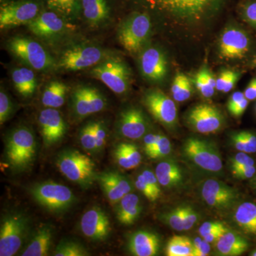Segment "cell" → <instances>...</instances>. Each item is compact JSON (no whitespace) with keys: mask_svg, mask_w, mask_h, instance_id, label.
I'll return each instance as SVG.
<instances>
[{"mask_svg":"<svg viewBox=\"0 0 256 256\" xmlns=\"http://www.w3.org/2000/svg\"><path fill=\"white\" fill-rule=\"evenodd\" d=\"M250 256H256V250H252V252H250Z\"/></svg>","mask_w":256,"mask_h":256,"instance_id":"cell-61","label":"cell"},{"mask_svg":"<svg viewBox=\"0 0 256 256\" xmlns=\"http://www.w3.org/2000/svg\"><path fill=\"white\" fill-rule=\"evenodd\" d=\"M161 136L159 133L148 132L142 138L143 150L146 154L153 149Z\"/></svg>","mask_w":256,"mask_h":256,"instance_id":"cell-48","label":"cell"},{"mask_svg":"<svg viewBox=\"0 0 256 256\" xmlns=\"http://www.w3.org/2000/svg\"><path fill=\"white\" fill-rule=\"evenodd\" d=\"M184 230H190V229L194 226L195 224L198 222V213L192 206H185L184 210Z\"/></svg>","mask_w":256,"mask_h":256,"instance_id":"cell-45","label":"cell"},{"mask_svg":"<svg viewBox=\"0 0 256 256\" xmlns=\"http://www.w3.org/2000/svg\"><path fill=\"white\" fill-rule=\"evenodd\" d=\"M90 75L117 95H124L130 88V69L124 60L117 56H108L92 67Z\"/></svg>","mask_w":256,"mask_h":256,"instance_id":"cell-5","label":"cell"},{"mask_svg":"<svg viewBox=\"0 0 256 256\" xmlns=\"http://www.w3.org/2000/svg\"><path fill=\"white\" fill-rule=\"evenodd\" d=\"M152 23L149 15L136 13L120 25L118 38L124 50L136 54L140 52L150 34Z\"/></svg>","mask_w":256,"mask_h":256,"instance_id":"cell-9","label":"cell"},{"mask_svg":"<svg viewBox=\"0 0 256 256\" xmlns=\"http://www.w3.org/2000/svg\"><path fill=\"white\" fill-rule=\"evenodd\" d=\"M250 48V40L245 32L230 28L222 34L220 44V56L226 60H242Z\"/></svg>","mask_w":256,"mask_h":256,"instance_id":"cell-20","label":"cell"},{"mask_svg":"<svg viewBox=\"0 0 256 256\" xmlns=\"http://www.w3.org/2000/svg\"><path fill=\"white\" fill-rule=\"evenodd\" d=\"M184 206H180L169 212L163 214L160 218L170 228L176 232H184Z\"/></svg>","mask_w":256,"mask_h":256,"instance_id":"cell-38","label":"cell"},{"mask_svg":"<svg viewBox=\"0 0 256 256\" xmlns=\"http://www.w3.org/2000/svg\"><path fill=\"white\" fill-rule=\"evenodd\" d=\"M90 255L87 249L82 244L74 240H65L60 242L56 248L55 256H88Z\"/></svg>","mask_w":256,"mask_h":256,"instance_id":"cell-36","label":"cell"},{"mask_svg":"<svg viewBox=\"0 0 256 256\" xmlns=\"http://www.w3.org/2000/svg\"><path fill=\"white\" fill-rule=\"evenodd\" d=\"M30 220L20 212H10L0 226V256L16 255L30 236Z\"/></svg>","mask_w":256,"mask_h":256,"instance_id":"cell-6","label":"cell"},{"mask_svg":"<svg viewBox=\"0 0 256 256\" xmlns=\"http://www.w3.org/2000/svg\"><path fill=\"white\" fill-rule=\"evenodd\" d=\"M141 174L144 176L146 182L150 186L152 190L154 192L156 196L159 198L160 194H161V188H160L161 185H160L159 181H158V178H156V173L149 170H143Z\"/></svg>","mask_w":256,"mask_h":256,"instance_id":"cell-46","label":"cell"},{"mask_svg":"<svg viewBox=\"0 0 256 256\" xmlns=\"http://www.w3.org/2000/svg\"><path fill=\"white\" fill-rule=\"evenodd\" d=\"M116 206V218L120 223L126 226L136 223L142 212L139 197L132 192L124 195Z\"/></svg>","mask_w":256,"mask_h":256,"instance_id":"cell-25","label":"cell"},{"mask_svg":"<svg viewBox=\"0 0 256 256\" xmlns=\"http://www.w3.org/2000/svg\"><path fill=\"white\" fill-rule=\"evenodd\" d=\"M248 101L246 98H245L242 99L239 104H237L235 107H234L233 108L228 110L229 112H230L232 116H234V117H240V116L244 114L248 106Z\"/></svg>","mask_w":256,"mask_h":256,"instance_id":"cell-54","label":"cell"},{"mask_svg":"<svg viewBox=\"0 0 256 256\" xmlns=\"http://www.w3.org/2000/svg\"><path fill=\"white\" fill-rule=\"evenodd\" d=\"M244 96L248 100L256 99V78L252 79L244 92Z\"/></svg>","mask_w":256,"mask_h":256,"instance_id":"cell-56","label":"cell"},{"mask_svg":"<svg viewBox=\"0 0 256 256\" xmlns=\"http://www.w3.org/2000/svg\"><path fill=\"white\" fill-rule=\"evenodd\" d=\"M13 112V104L10 96L1 89L0 92V124H3L10 119Z\"/></svg>","mask_w":256,"mask_h":256,"instance_id":"cell-41","label":"cell"},{"mask_svg":"<svg viewBox=\"0 0 256 256\" xmlns=\"http://www.w3.org/2000/svg\"><path fill=\"white\" fill-rule=\"evenodd\" d=\"M249 244L246 239L236 232L227 229L216 242V249L218 255L237 256L248 250Z\"/></svg>","mask_w":256,"mask_h":256,"instance_id":"cell-26","label":"cell"},{"mask_svg":"<svg viewBox=\"0 0 256 256\" xmlns=\"http://www.w3.org/2000/svg\"><path fill=\"white\" fill-rule=\"evenodd\" d=\"M184 156L203 171L218 173L223 170V162L214 143L198 138H190L183 144Z\"/></svg>","mask_w":256,"mask_h":256,"instance_id":"cell-8","label":"cell"},{"mask_svg":"<svg viewBox=\"0 0 256 256\" xmlns=\"http://www.w3.org/2000/svg\"><path fill=\"white\" fill-rule=\"evenodd\" d=\"M192 92L193 89L190 79L184 74H176L171 88L173 99L176 102H184L190 99Z\"/></svg>","mask_w":256,"mask_h":256,"instance_id":"cell-34","label":"cell"},{"mask_svg":"<svg viewBox=\"0 0 256 256\" xmlns=\"http://www.w3.org/2000/svg\"><path fill=\"white\" fill-rule=\"evenodd\" d=\"M6 48L15 58L33 70L48 72L57 66V62L45 47L28 37H12L8 40Z\"/></svg>","mask_w":256,"mask_h":256,"instance_id":"cell-4","label":"cell"},{"mask_svg":"<svg viewBox=\"0 0 256 256\" xmlns=\"http://www.w3.org/2000/svg\"><path fill=\"white\" fill-rule=\"evenodd\" d=\"M68 92V88L64 82L53 80L48 82L42 96V104L46 108L58 109L64 106Z\"/></svg>","mask_w":256,"mask_h":256,"instance_id":"cell-31","label":"cell"},{"mask_svg":"<svg viewBox=\"0 0 256 256\" xmlns=\"http://www.w3.org/2000/svg\"><path fill=\"white\" fill-rule=\"evenodd\" d=\"M117 130L121 137L129 140H140L148 133L150 124L141 109L130 107L119 114Z\"/></svg>","mask_w":256,"mask_h":256,"instance_id":"cell-17","label":"cell"},{"mask_svg":"<svg viewBox=\"0 0 256 256\" xmlns=\"http://www.w3.org/2000/svg\"><path fill=\"white\" fill-rule=\"evenodd\" d=\"M47 4L50 10L68 21L78 18L82 12V0H47Z\"/></svg>","mask_w":256,"mask_h":256,"instance_id":"cell-32","label":"cell"},{"mask_svg":"<svg viewBox=\"0 0 256 256\" xmlns=\"http://www.w3.org/2000/svg\"><path fill=\"white\" fill-rule=\"evenodd\" d=\"M56 166L69 181L82 188H90L97 180L95 163L86 154L76 150L68 149L60 152L57 156Z\"/></svg>","mask_w":256,"mask_h":256,"instance_id":"cell-3","label":"cell"},{"mask_svg":"<svg viewBox=\"0 0 256 256\" xmlns=\"http://www.w3.org/2000/svg\"><path fill=\"white\" fill-rule=\"evenodd\" d=\"M96 141V152H100L106 146L108 138V128L104 121L94 120Z\"/></svg>","mask_w":256,"mask_h":256,"instance_id":"cell-42","label":"cell"},{"mask_svg":"<svg viewBox=\"0 0 256 256\" xmlns=\"http://www.w3.org/2000/svg\"><path fill=\"white\" fill-rule=\"evenodd\" d=\"M210 242H206L203 238L202 244L200 246L194 248V250L193 256H206L210 254Z\"/></svg>","mask_w":256,"mask_h":256,"instance_id":"cell-55","label":"cell"},{"mask_svg":"<svg viewBox=\"0 0 256 256\" xmlns=\"http://www.w3.org/2000/svg\"><path fill=\"white\" fill-rule=\"evenodd\" d=\"M201 196L208 206L218 210H228L238 198L236 190L216 180H208L202 184Z\"/></svg>","mask_w":256,"mask_h":256,"instance_id":"cell-16","label":"cell"},{"mask_svg":"<svg viewBox=\"0 0 256 256\" xmlns=\"http://www.w3.org/2000/svg\"></svg>","mask_w":256,"mask_h":256,"instance_id":"cell-62","label":"cell"},{"mask_svg":"<svg viewBox=\"0 0 256 256\" xmlns=\"http://www.w3.org/2000/svg\"><path fill=\"white\" fill-rule=\"evenodd\" d=\"M11 78L14 88L22 97L28 98L35 94L37 80L33 69L28 66L13 68Z\"/></svg>","mask_w":256,"mask_h":256,"instance_id":"cell-29","label":"cell"},{"mask_svg":"<svg viewBox=\"0 0 256 256\" xmlns=\"http://www.w3.org/2000/svg\"><path fill=\"white\" fill-rule=\"evenodd\" d=\"M70 101L72 114L77 120L102 112L108 105L104 94L96 87L89 85L76 87L70 92Z\"/></svg>","mask_w":256,"mask_h":256,"instance_id":"cell-11","label":"cell"},{"mask_svg":"<svg viewBox=\"0 0 256 256\" xmlns=\"http://www.w3.org/2000/svg\"><path fill=\"white\" fill-rule=\"evenodd\" d=\"M232 73V70H224L220 74L218 78H216V89L218 92H223L226 84L228 82L229 77Z\"/></svg>","mask_w":256,"mask_h":256,"instance_id":"cell-53","label":"cell"},{"mask_svg":"<svg viewBox=\"0 0 256 256\" xmlns=\"http://www.w3.org/2000/svg\"><path fill=\"white\" fill-rule=\"evenodd\" d=\"M41 12L40 4L36 2L22 1L4 5L0 10V28L3 30L28 25Z\"/></svg>","mask_w":256,"mask_h":256,"instance_id":"cell-13","label":"cell"},{"mask_svg":"<svg viewBox=\"0 0 256 256\" xmlns=\"http://www.w3.org/2000/svg\"><path fill=\"white\" fill-rule=\"evenodd\" d=\"M172 152V144L169 138L162 134L156 146L152 150L146 153V156L150 159H162Z\"/></svg>","mask_w":256,"mask_h":256,"instance_id":"cell-39","label":"cell"},{"mask_svg":"<svg viewBox=\"0 0 256 256\" xmlns=\"http://www.w3.org/2000/svg\"><path fill=\"white\" fill-rule=\"evenodd\" d=\"M122 150L132 169L137 168L142 162V154L136 144L130 142H120L117 144Z\"/></svg>","mask_w":256,"mask_h":256,"instance_id":"cell-40","label":"cell"},{"mask_svg":"<svg viewBox=\"0 0 256 256\" xmlns=\"http://www.w3.org/2000/svg\"><path fill=\"white\" fill-rule=\"evenodd\" d=\"M238 77L239 74L232 70V73L230 74V77H229L228 82H227L226 84L225 88H224L223 90L224 94H227V92H230V90L234 88L236 82L238 80Z\"/></svg>","mask_w":256,"mask_h":256,"instance_id":"cell-58","label":"cell"},{"mask_svg":"<svg viewBox=\"0 0 256 256\" xmlns=\"http://www.w3.org/2000/svg\"><path fill=\"white\" fill-rule=\"evenodd\" d=\"M165 252L168 256H193V242L184 236H174L166 244Z\"/></svg>","mask_w":256,"mask_h":256,"instance_id":"cell-33","label":"cell"},{"mask_svg":"<svg viewBox=\"0 0 256 256\" xmlns=\"http://www.w3.org/2000/svg\"><path fill=\"white\" fill-rule=\"evenodd\" d=\"M246 144V153L252 154L256 152V136L254 133L242 131Z\"/></svg>","mask_w":256,"mask_h":256,"instance_id":"cell-52","label":"cell"},{"mask_svg":"<svg viewBox=\"0 0 256 256\" xmlns=\"http://www.w3.org/2000/svg\"><path fill=\"white\" fill-rule=\"evenodd\" d=\"M252 178V188H254V191L256 192V174Z\"/></svg>","mask_w":256,"mask_h":256,"instance_id":"cell-60","label":"cell"},{"mask_svg":"<svg viewBox=\"0 0 256 256\" xmlns=\"http://www.w3.org/2000/svg\"><path fill=\"white\" fill-rule=\"evenodd\" d=\"M136 186L150 201L154 202L158 200V197L152 190L150 186L146 182V178L142 174H140L136 178Z\"/></svg>","mask_w":256,"mask_h":256,"instance_id":"cell-44","label":"cell"},{"mask_svg":"<svg viewBox=\"0 0 256 256\" xmlns=\"http://www.w3.org/2000/svg\"><path fill=\"white\" fill-rule=\"evenodd\" d=\"M186 120L194 130L205 134L218 132L224 124V117L220 111L208 104L194 107L188 112Z\"/></svg>","mask_w":256,"mask_h":256,"instance_id":"cell-15","label":"cell"},{"mask_svg":"<svg viewBox=\"0 0 256 256\" xmlns=\"http://www.w3.org/2000/svg\"><path fill=\"white\" fill-rule=\"evenodd\" d=\"M54 228L50 224H42L32 234L21 252L22 256H46L52 247Z\"/></svg>","mask_w":256,"mask_h":256,"instance_id":"cell-24","label":"cell"},{"mask_svg":"<svg viewBox=\"0 0 256 256\" xmlns=\"http://www.w3.org/2000/svg\"><path fill=\"white\" fill-rule=\"evenodd\" d=\"M252 165H255L254 160L250 158L248 153L242 152L235 154L230 160V168L232 172L244 166H252Z\"/></svg>","mask_w":256,"mask_h":256,"instance_id":"cell-43","label":"cell"},{"mask_svg":"<svg viewBox=\"0 0 256 256\" xmlns=\"http://www.w3.org/2000/svg\"><path fill=\"white\" fill-rule=\"evenodd\" d=\"M234 222L244 234L256 238V204L242 202L234 210Z\"/></svg>","mask_w":256,"mask_h":256,"instance_id":"cell-30","label":"cell"},{"mask_svg":"<svg viewBox=\"0 0 256 256\" xmlns=\"http://www.w3.org/2000/svg\"><path fill=\"white\" fill-rule=\"evenodd\" d=\"M79 141L82 148L86 150L92 152H96L94 120L90 121L82 126L79 132Z\"/></svg>","mask_w":256,"mask_h":256,"instance_id":"cell-37","label":"cell"},{"mask_svg":"<svg viewBox=\"0 0 256 256\" xmlns=\"http://www.w3.org/2000/svg\"><path fill=\"white\" fill-rule=\"evenodd\" d=\"M82 13L88 24L100 28L110 18V9L106 0H82Z\"/></svg>","mask_w":256,"mask_h":256,"instance_id":"cell-27","label":"cell"},{"mask_svg":"<svg viewBox=\"0 0 256 256\" xmlns=\"http://www.w3.org/2000/svg\"><path fill=\"white\" fill-rule=\"evenodd\" d=\"M245 98L244 92H234V94L230 96V98H229L228 100V105H227L228 110H230V109L233 108L234 107H235L237 104H239V102H240L242 99Z\"/></svg>","mask_w":256,"mask_h":256,"instance_id":"cell-57","label":"cell"},{"mask_svg":"<svg viewBox=\"0 0 256 256\" xmlns=\"http://www.w3.org/2000/svg\"><path fill=\"white\" fill-rule=\"evenodd\" d=\"M96 182L112 205L117 204L124 195L132 191V184L128 178L117 172L98 173Z\"/></svg>","mask_w":256,"mask_h":256,"instance_id":"cell-22","label":"cell"},{"mask_svg":"<svg viewBox=\"0 0 256 256\" xmlns=\"http://www.w3.org/2000/svg\"><path fill=\"white\" fill-rule=\"evenodd\" d=\"M108 56L105 50L95 45H78L64 50L57 66L66 72H78L92 68Z\"/></svg>","mask_w":256,"mask_h":256,"instance_id":"cell-10","label":"cell"},{"mask_svg":"<svg viewBox=\"0 0 256 256\" xmlns=\"http://www.w3.org/2000/svg\"><path fill=\"white\" fill-rule=\"evenodd\" d=\"M161 186L173 188L182 184L184 175L180 165L174 160H165L156 165L154 171Z\"/></svg>","mask_w":256,"mask_h":256,"instance_id":"cell-28","label":"cell"},{"mask_svg":"<svg viewBox=\"0 0 256 256\" xmlns=\"http://www.w3.org/2000/svg\"><path fill=\"white\" fill-rule=\"evenodd\" d=\"M38 126L44 143L46 146L60 142L67 132L63 116L56 108H46L38 116Z\"/></svg>","mask_w":256,"mask_h":256,"instance_id":"cell-18","label":"cell"},{"mask_svg":"<svg viewBox=\"0 0 256 256\" xmlns=\"http://www.w3.org/2000/svg\"><path fill=\"white\" fill-rule=\"evenodd\" d=\"M128 249L134 256H154L160 252V238L149 230H138L130 236Z\"/></svg>","mask_w":256,"mask_h":256,"instance_id":"cell-23","label":"cell"},{"mask_svg":"<svg viewBox=\"0 0 256 256\" xmlns=\"http://www.w3.org/2000/svg\"><path fill=\"white\" fill-rule=\"evenodd\" d=\"M34 201L52 213H62L74 206L76 202L75 195L65 185L54 182L36 184L30 188Z\"/></svg>","mask_w":256,"mask_h":256,"instance_id":"cell-7","label":"cell"},{"mask_svg":"<svg viewBox=\"0 0 256 256\" xmlns=\"http://www.w3.org/2000/svg\"><path fill=\"white\" fill-rule=\"evenodd\" d=\"M228 228L220 229V230H216L213 233L208 234V235L205 236L203 237V238L206 240V242L212 244V242H216L218 240V239L220 238V236L224 234L225 230H226Z\"/></svg>","mask_w":256,"mask_h":256,"instance_id":"cell-59","label":"cell"},{"mask_svg":"<svg viewBox=\"0 0 256 256\" xmlns=\"http://www.w3.org/2000/svg\"><path fill=\"white\" fill-rule=\"evenodd\" d=\"M142 104L153 118L168 128L178 122V108L172 99L160 89H150L144 92Z\"/></svg>","mask_w":256,"mask_h":256,"instance_id":"cell-12","label":"cell"},{"mask_svg":"<svg viewBox=\"0 0 256 256\" xmlns=\"http://www.w3.org/2000/svg\"><path fill=\"white\" fill-rule=\"evenodd\" d=\"M232 144L236 150L246 153V144L242 132H237L232 136Z\"/></svg>","mask_w":256,"mask_h":256,"instance_id":"cell-51","label":"cell"},{"mask_svg":"<svg viewBox=\"0 0 256 256\" xmlns=\"http://www.w3.org/2000/svg\"><path fill=\"white\" fill-rule=\"evenodd\" d=\"M226 228L227 227L224 224L220 223V222H205V223L202 224L200 229H198V233H200V236L203 238L205 236L213 233V232H216V230Z\"/></svg>","mask_w":256,"mask_h":256,"instance_id":"cell-47","label":"cell"},{"mask_svg":"<svg viewBox=\"0 0 256 256\" xmlns=\"http://www.w3.org/2000/svg\"><path fill=\"white\" fill-rule=\"evenodd\" d=\"M142 75L150 82H162L168 73V62L159 48L149 47L141 52L139 60Z\"/></svg>","mask_w":256,"mask_h":256,"instance_id":"cell-21","label":"cell"},{"mask_svg":"<svg viewBox=\"0 0 256 256\" xmlns=\"http://www.w3.org/2000/svg\"><path fill=\"white\" fill-rule=\"evenodd\" d=\"M194 82L203 97L210 98L214 95L216 79L206 68H202L198 72Z\"/></svg>","mask_w":256,"mask_h":256,"instance_id":"cell-35","label":"cell"},{"mask_svg":"<svg viewBox=\"0 0 256 256\" xmlns=\"http://www.w3.org/2000/svg\"><path fill=\"white\" fill-rule=\"evenodd\" d=\"M232 174L239 180H248L252 178L256 174V168L255 165L244 166L240 169L234 170L232 172Z\"/></svg>","mask_w":256,"mask_h":256,"instance_id":"cell-50","label":"cell"},{"mask_svg":"<svg viewBox=\"0 0 256 256\" xmlns=\"http://www.w3.org/2000/svg\"><path fill=\"white\" fill-rule=\"evenodd\" d=\"M72 24L55 12H42L26 26L30 31L40 38L50 40L73 30Z\"/></svg>","mask_w":256,"mask_h":256,"instance_id":"cell-14","label":"cell"},{"mask_svg":"<svg viewBox=\"0 0 256 256\" xmlns=\"http://www.w3.org/2000/svg\"><path fill=\"white\" fill-rule=\"evenodd\" d=\"M36 156L34 133L26 126L10 131L5 140L4 158L14 172H22L32 168Z\"/></svg>","mask_w":256,"mask_h":256,"instance_id":"cell-1","label":"cell"},{"mask_svg":"<svg viewBox=\"0 0 256 256\" xmlns=\"http://www.w3.org/2000/svg\"><path fill=\"white\" fill-rule=\"evenodd\" d=\"M80 228L86 238L94 242H102L110 234V223L108 216L99 207H92L82 214Z\"/></svg>","mask_w":256,"mask_h":256,"instance_id":"cell-19","label":"cell"},{"mask_svg":"<svg viewBox=\"0 0 256 256\" xmlns=\"http://www.w3.org/2000/svg\"><path fill=\"white\" fill-rule=\"evenodd\" d=\"M244 16L248 22L256 28V1L247 3L244 6Z\"/></svg>","mask_w":256,"mask_h":256,"instance_id":"cell-49","label":"cell"},{"mask_svg":"<svg viewBox=\"0 0 256 256\" xmlns=\"http://www.w3.org/2000/svg\"><path fill=\"white\" fill-rule=\"evenodd\" d=\"M150 9L186 22L201 20L220 6L222 0H139Z\"/></svg>","mask_w":256,"mask_h":256,"instance_id":"cell-2","label":"cell"}]
</instances>
